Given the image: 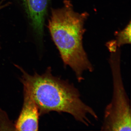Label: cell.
Returning <instances> with one entry per match:
<instances>
[{"mask_svg":"<svg viewBox=\"0 0 131 131\" xmlns=\"http://www.w3.org/2000/svg\"><path fill=\"white\" fill-rule=\"evenodd\" d=\"M22 73L20 80L38 108L40 115L51 112L69 114L86 126L90 116L97 119L94 110L82 101L79 91L69 82L54 76L49 68L44 74H29L18 66Z\"/></svg>","mask_w":131,"mask_h":131,"instance_id":"1","label":"cell"},{"mask_svg":"<svg viewBox=\"0 0 131 131\" xmlns=\"http://www.w3.org/2000/svg\"><path fill=\"white\" fill-rule=\"evenodd\" d=\"M88 14L75 12L69 1L61 8L52 9L48 28L64 64L74 72L78 82L84 79L85 71L92 72L93 67L83 45L84 21Z\"/></svg>","mask_w":131,"mask_h":131,"instance_id":"2","label":"cell"},{"mask_svg":"<svg viewBox=\"0 0 131 131\" xmlns=\"http://www.w3.org/2000/svg\"><path fill=\"white\" fill-rule=\"evenodd\" d=\"M110 51L109 61L112 74L113 93L112 100L105 110L102 130L130 131V105L121 76L119 53L117 49Z\"/></svg>","mask_w":131,"mask_h":131,"instance_id":"3","label":"cell"},{"mask_svg":"<svg viewBox=\"0 0 131 131\" xmlns=\"http://www.w3.org/2000/svg\"><path fill=\"white\" fill-rule=\"evenodd\" d=\"M19 1L35 37L39 41H42L50 0Z\"/></svg>","mask_w":131,"mask_h":131,"instance_id":"4","label":"cell"},{"mask_svg":"<svg viewBox=\"0 0 131 131\" xmlns=\"http://www.w3.org/2000/svg\"><path fill=\"white\" fill-rule=\"evenodd\" d=\"M23 107L15 125L18 131H37L38 130V108L29 91L24 88Z\"/></svg>","mask_w":131,"mask_h":131,"instance_id":"5","label":"cell"},{"mask_svg":"<svg viewBox=\"0 0 131 131\" xmlns=\"http://www.w3.org/2000/svg\"><path fill=\"white\" fill-rule=\"evenodd\" d=\"M131 24L129 23L124 30L119 33L117 37V45L120 47L123 45L130 43Z\"/></svg>","mask_w":131,"mask_h":131,"instance_id":"6","label":"cell"},{"mask_svg":"<svg viewBox=\"0 0 131 131\" xmlns=\"http://www.w3.org/2000/svg\"><path fill=\"white\" fill-rule=\"evenodd\" d=\"M9 2H6V0H0V10L6 7L9 6L10 4ZM1 48V45H0Z\"/></svg>","mask_w":131,"mask_h":131,"instance_id":"7","label":"cell"}]
</instances>
